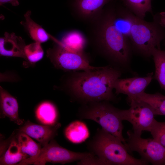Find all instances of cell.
I'll return each instance as SVG.
<instances>
[{
  "instance_id": "cell-1",
  "label": "cell",
  "mask_w": 165,
  "mask_h": 165,
  "mask_svg": "<svg viewBox=\"0 0 165 165\" xmlns=\"http://www.w3.org/2000/svg\"><path fill=\"white\" fill-rule=\"evenodd\" d=\"M62 89L75 101L83 103L118 101L113 90L123 72L111 65L82 72H69Z\"/></svg>"
},
{
  "instance_id": "cell-2",
  "label": "cell",
  "mask_w": 165,
  "mask_h": 165,
  "mask_svg": "<svg viewBox=\"0 0 165 165\" xmlns=\"http://www.w3.org/2000/svg\"><path fill=\"white\" fill-rule=\"evenodd\" d=\"M92 23L94 44L97 51L110 65L123 72L133 74L130 67L133 51L130 40L115 24L113 6L104 8L100 15Z\"/></svg>"
},
{
  "instance_id": "cell-3",
  "label": "cell",
  "mask_w": 165,
  "mask_h": 165,
  "mask_svg": "<svg viewBox=\"0 0 165 165\" xmlns=\"http://www.w3.org/2000/svg\"><path fill=\"white\" fill-rule=\"evenodd\" d=\"M90 147L92 153L97 156L98 164L146 165L148 163L130 155L119 139L103 129L98 130Z\"/></svg>"
},
{
  "instance_id": "cell-4",
  "label": "cell",
  "mask_w": 165,
  "mask_h": 165,
  "mask_svg": "<svg viewBox=\"0 0 165 165\" xmlns=\"http://www.w3.org/2000/svg\"><path fill=\"white\" fill-rule=\"evenodd\" d=\"M155 19L147 22L136 16L129 39L133 52L145 58L152 56L153 49H160L165 39V29Z\"/></svg>"
},
{
  "instance_id": "cell-5",
  "label": "cell",
  "mask_w": 165,
  "mask_h": 165,
  "mask_svg": "<svg viewBox=\"0 0 165 165\" xmlns=\"http://www.w3.org/2000/svg\"><path fill=\"white\" fill-rule=\"evenodd\" d=\"M109 101H103L84 104L80 110L82 118L93 120L102 129L119 139L124 145L126 140L123 135V126L120 116V109Z\"/></svg>"
},
{
  "instance_id": "cell-6",
  "label": "cell",
  "mask_w": 165,
  "mask_h": 165,
  "mask_svg": "<svg viewBox=\"0 0 165 165\" xmlns=\"http://www.w3.org/2000/svg\"><path fill=\"white\" fill-rule=\"evenodd\" d=\"M58 41L46 51L47 56L56 68L67 72L86 71L98 67L92 66L87 55L84 52H76L62 46Z\"/></svg>"
},
{
  "instance_id": "cell-7",
  "label": "cell",
  "mask_w": 165,
  "mask_h": 165,
  "mask_svg": "<svg viewBox=\"0 0 165 165\" xmlns=\"http://www.w3.org/2000/svg\"><path fill=\"white\" fill-rule=\"evenodd\" d=\"M125 145L129 153L138 152L141 159L153 165H165V148L153 138H143L132 130L127 132Z\"/></svg>"
},
{
  "instance_id": "cell-8",
  "label": "cell",
  "mask_w": 165,
  "mask_h": 165,
  "mask_svg": "<svg viewBox=\"0 0 165 165\" xmlns=\"http://www.w3.org/2000/svg\"><path fill=\"white\" fill-rule=\"evenodd\" d=\"M130 108L127 110L120 109L119 113L122 120H126L132 125L133 132L141 135L142 132H150L155 119V115L151 107L142 101L130 100L127 101Z\"/></svg>"
},
{
  "instance_id": "cell-9",
  "label": "cell",
  "mask_w": 165,
  "mask_h": 165,
  "mask_svg": "<svg viewBox=\"0 0 165 165\" xmlns=\"http://www.w3.org/2000/svg\"><path fill=\"white\" fill-rule=\"evenodd\" d=\"M94 156L92 153L76 152L68 150L52 140L42 148L38 156L29 162L27 165H44L48 162L64 164L81 161Z\"/></svg>"
},
{
  "instance_id": "cell-10",
  "label": "cell",
  "mask_w": 165,
  "mask_h": 165,
  "mask_svg": "<svg viewBox=\"0 0 165 165\" xmlns=\"http://www.w3.org/2000/svg\"><path fill=\"white\" fill-rule=\"evenodd\" d=\"M113 0H73L75 15L82 20L92 23L101 14L104 6Z\"/></svg>"
},
{
  "instance_id": "cell-11",
  "label": "cell",
  "mask_w": 165,
  "mask_h": 165,
  "mask_svg": "<svg viewBox=\"0 0 165 165\" xmlns=\"http://www.w3.org/2000/svg\"><path fill=\"white\" fill-rule=\"evenodd\" d=\"M154 78L152 72L144 77L135 76L116 80L114 88L117 95L122 94L127 97L134 96L145 92V90Z\"/></svg>"
},
{
  "instance_id": "cell-12",
  "label": "cell",
  "mask_w": 165,
  "mask_h": 165,
  "mask_svg": "<svg viewBox=\"0 0 165 165\" xmlns=\"http://www.w3.org/2000/svg\"><path fill=\"white\" fill-rule=\"evenodd\" d=\"M61 126L58 123L52 125H41L28 121L19 129V132L35 139L43 146L53 140Z\"/></svg>"
},
{
  "instance_id": "cell-13",
  "label": "cell",
  "mask_w": 165,
  "mask_h": 165,
  "mask_svg": "<svg viewBox=\"0 0 165 165\" xmlns=\"http://www.w3.org/2000/svg\"><path fill=\"white\" fill-rule=\"evenodd\" d=\"M26 46L24 40L14 33L6 32L0 38L1 56L21 57L27 61L24 53Z\"/></svg>"
},
{
  "instance_id": "cell-14",
  "label": "cell",
  "mask_w": 165,
  "mask_h": 165,
  "mask_svg": "<svg viewBox=\"0 0 165 165\" xmlns=\"http://www.w3.org/2000/svg\"><path fill=\"white\" fill-rule=\"evenodd\" d=\"M0 103L2 114L18 125L24 123L19 116V105L16 99L2 87H0Z\"/></svg>"
},
{
  "instance_id": "cell-15",
  "label": "cell",
  "mask_w": 165,
  "mask_h": 165,
  "mask_svg": "<svg viewBox=\"0 0 165 165\" xmlns=\"http://www.w3.org/2000/svg\"><path fill=\"white\" fill-rule=\"evenodd\" d=\"M113 13L115 25L125 36L129 38L136 16L125 6L116 8L113 6Z\"/></svg>"
},
{
  "instance_id": "cell-16",
  "label": "cell",
  "mask_w": 165,
  "mask_h": 165,
  "mask_svg": "<svg viewBox=\"0 0 165 165\" xmlns=\"http://www.w3.org/2000/svg\"><path fill=\"white\" fill-rule=\"evenodd\" d=\"M16 138L22 152L29 157L18 165H27L29 162L36 158L39 155L42 148L41 145L36 143L31 137L23 132H19Z\"/></svg>"
},
{
  "instance_id": "cell-17",
  "label": "cell",
  "mask_w": 165,
  "mask_h": 165,
  "mask_svg": "<svg viewBox=\"0 0 165 165\" xmlns=\"http://www.w3.org/2000/svg\"><path fill=\"white\" fill-rule=\"evenodd\" d=\"M127 101H142L148 105L155 115L165 116V95L160 93L149 94L145 92L137 95L127 97Z\"/></svg>"
},
{
  "instance_id": "cell-18",
  "label": "cell",
  "mask_w": 165,
  "mask_h": 165,
  "mask_svg": "<svg viewBox=\"0 0 165 165\" xmlns=\"http://www.w3.org/2000/svg\"><path fill=\"white\" fill-rule=\"evenodd\" d=\"M31 11H28L24 15L25 20L20 22L31 38L40 43L46 42L50 38L54 40V38L31 19Z\"/></svg>"
},
{
  "instance_id": "cell-19",
  "label": "cell",
  "mask_w": 165,
  "mask_h": 165,
  "mask_svg": "<svg viewBox=\"0 0 165 165\" xmlns=\"http://www.w3.org/2000/svg\"><path fill=\"white\" fill-rule=\"evenodd\" d=\"M28 157V155L22 152L16 138L14 137L10 140L7 148L1 156L0 165H18Z\"/></svg>"
},
{
  "instance_id": "cell-20",
  "label": "cell",
  "mask_w": 165,
  "mask_h": 165,
  "mask_svg": "<svg viewBox=\"0 0 165 165\" xmlns=\"http://www.w3.org/2000/svg\"><path fill=\"white\" fill-rule=\"evenodd\" d=\"M64 134L70 141L74 144H79L85 141L89 138L90 133L84 123L76 120L67 126L64 131Z\"/></svg>"
},
{
  "instance_id": "cell-21",
  "label": "cell",
  "mask_w": 165,
  "mask_h": 165,
  "mask_svg": "<svg viewBox=\"0 0 165 165\" xmlns=\"http://www.w3.org/2000/svg\"><path fill=\"white\" fill-rule=\"evenodd\" d=\"M58 42L65 48L76 52H84L87 43L84 35L77 31H72L65 33Z\"/></svg>"
},
{
  "instance_id": "cell-22",
  "label": "cell",
  "mask_w": 165,
  "mask_h": 165,
  "mask_svg": "<svg viewBox=\"0 0 165 165\" xmlns=\"http://www.w3.org/2000/svg\"><path fill=\"white\" fill-rule=\"evenodd\" d=\"M57 115V110L55 105L49 101L40 104L35 111L37 119L44 125H52L56 123Z\"/></svg>"
},
{
  "instance_id": "cell-23",
  "label": "cell",
  "mask_w": 165,
  "mask_h": 165,
  "mask_svg": "<svg viewBox=\"0 0 165 165\" xmlns=\"http://www.w3.org/2000/svg\"><path fill=\"white\" fill-rule=\"evenodd\" d=\"M152 56L155 67L154 78L158 82L161 88L165 91V50L155 48L152 51Z\"/></svg>"
},
{
  "instance_id": "cell-24",
  "label": "cell",
  "mask_w": 165,
  "mask_h": 165,
  "mask_svg": "<svg viewBox=\"0 0 165 165\" xmlns=\"http://www.w3.org/2000/svg\"><path fill=\"white\" fill-rule=\"evenodd\" d=\"M124 6L135 16L144 19L147 13H152V0H121Z\"/></svg>"
},
{
  "instance_id": "cell-25",
  "label": "cell",
  "mask_w": 165,
  "mask_h": 165,
  "mask_svg": "<svg viewBox=\"0 0 165 165\" xmlns=\"http://www.w3.org/2000/svg\"><path fill=\"white\" fill-rule=\"evenodd\" d=\"M41 43L35 42L25 47L24 53L27 61L31 64L38 62L43 57L44 52Z\"/></svg>"
},
{
  "instance_id": "cell-26",
  "label": "cell",
  "mask_w": 165,
  "mask_h": 165,
  "mask_svg": "<svg viewBox=\"0 0 165 165\" xmlns=\"http://www.w3.org/2000/svg\"><path fill=\"white\" fill-rule=\"evenodd\" d=\"M150 132L153 138L165 148V121L159 122L155 119Z\"/></svg>"
},
{
  "instance_id": "cell-27",
  "label": "cell",
  "mask_w": 165,
  "mask_h": 165,
  "mask_svg": "<svg viewBox=\"0 0 165 165\" xmlns=\"http://www.w3.org/2000/svg\"><path fill=\"white\" fill-rule=\"evenodd\" d=\"M153 18L156 20L161 25L165 28V11L156 14L153 16Z\"/></svg>"
},
{
  "instance_id": "cell-28",
  "label": "cell",
  "mask_w": 165,
  "mask_h": 165,
  "mask_svg": "<svg viewBox=\"0 0 165 165\" xmlns=\"http://www.w3.org/2000/svg\"><path fill=\"white\" fill-rule=\"evenodd\" d=\"M19 0H0L1 6L6 3H9L13 6H17L19 4Z\"/></svg>"
},
{
  "instance_id": "cell-29",
  "label": "cell",
  "mask_w": 165,
  "mask_h": 165,
  "mask_svg": "<svg viewBox=\"0 0 165 165\" xmlns=\"http://www.w3.org/2000/svg\"><path fill=\"white\" fill-rule=\"evenodd\" d=\"M164 45L165 46V41L164 42Z\"/></svg>"
}]
</instances>
